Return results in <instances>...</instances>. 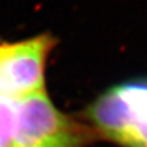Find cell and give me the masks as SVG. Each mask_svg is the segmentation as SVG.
Instances as JSON below:
<instances>
[{
  "label": "cell",
  "mask_w": 147,
  "mask_h": 147,
  "mask_svg": "<svg viewBox=\"0 0 147 147\" xmlns=\"http://www.w3.org/2000/svg\"><path fill=\"white\" fill-rule=\"evenodd\" d=\"M102 134L124 147H147V82L108 90L88 109Z\"/></svg>",
  "instance_id": "1"
},
{
  "label": "cell",
  "mask_w": 147,
  "mask_h": 147,
  "mask_svg": "<svg viewBox=\"0 0 147 147\" xmlns=\"http://www.w3.org/2000/svg\"><path fill=\"white\" fill-rule=\"evenodd\" d=\"M88 134L55 108L45 91L17 99L12 147H85Z\"/></svg>",
  "instance_id": "2"
},
{
  "label": "cell",
  "mask_w": 147,
  "mask_h": 147,
  "mask_svg": "<svg viewBox=\"0 0 147 147\" xmlns=\"http://www.w3.org/2000/svg\"><path fill=\"white\" fill-rule=\"evenodd\" d=\"M53 45L49 34L0 45V96L18 99L44 91V67Z\"/></svg>",
  "instance_id": "3"
},
{
  "label": "cell",
  "mask_w": 147,
  "mask_h": 147,
  "mask_svg": "<svg viewBox=\"0 0 147 147\" xmlns=\"http://www.w3.org/2000/svg\"><path fill=\"white\" fill-rule=\"evenodd\" d=\"M16 113L17 99L0 96V147H12Z\"/></svg>",
  "instance_id": "4"
}]
</instances>
